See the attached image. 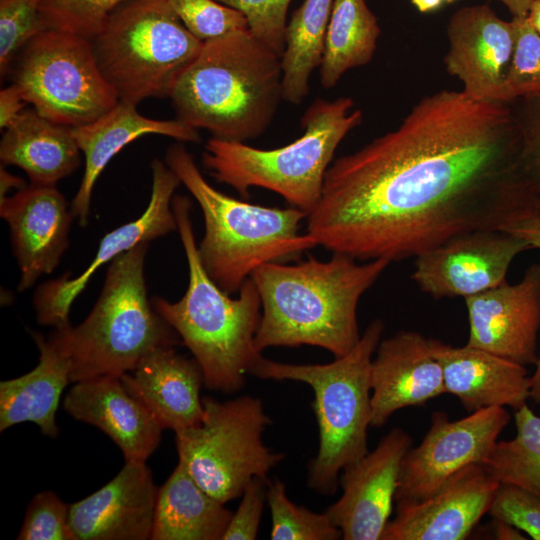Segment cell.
Segmentation results:
<instances>
[{"label": "cell", "mask_w": 540, "mask_h": 540, "mask_svg": "<svg viewBox=\"0 0 540 540\" xmlns=\"http://www.w3.org/2000/svg\"><path fill=\"white\" fill-rule=\"evenodd\" d=\"M521 144L512 102L427 95L397 128L331 163L306 233L332 253L391 263L500 230L540 210Z\"/></svg>", "instance_id": "6da1fadb"}, {"label": "cell", "mask_w": 540, "mask_h": 540, "mask_svg": "<svg viewBox=\"0 0 540 540\" xmlns=\"http://www.w3.org/2000/svg\"><path fill=\"white\" fill-rule=\"evenodd\" d=\"M389 265L333 253L326 261L310 257L259 266L251 275L261 299L256 349L311 345L344 356L361 337L359 300Z\"/></svg>", "instance_id": "7a4b0ae2"}, {"label": "cell", "mask_w": 540, "mask_h": 540, "mask_svg": "<svg viewBox=\"0 0 540 540\" xmlns=\"http://www.w3.org/2000/svg\"><path fill=\"white\" fill-rule=\"evenodd\" d=\"M170 98L176 119L246 142L270 126L283 100L281 57L250 31L203 43Z\"/></svg>", "instance_id": "3957f363"}, {"label": "cell", "mask_w": 540, "mask_h": 540, "mask_svg": "<svg viewBox=\"0 0 540 540\" xmlns=\"http://www.w3.org/2000/svg\"><path fill=\"white\" fill-rule=\"evenodd\" d=\"M172 208L188 263V287L180 300L154 297L152 305L201 367L204 385L225 394L237 392L261 356L255 347L261 318L258 289L251 277L241 286L237 298L217 286L200 261L191 201L175 196Z\"/></svg>", "instance_id": "277c9868"}, {"label": "cell", "mask_w": 540, "mask_h": 540, "mask_svg": "<svg viewBox=\"0 0 540 540\" xmlns=\"http://www.w3.org/2000/svg\"><path fill=\"white\" fill-rule=\"evenodd\" d=\"M165 161L201 208L204 235L198 254L209 277L225 293L238 292L259 266L297 261L318 246L310 234H299L307 212L225 195L207 182L182 144L170 146Z\"/></svg>", "instance_id": "5b68a950"}, {"label": "cell", "mask_w": 540, "mask_h": 540, "mask_svg": "<svg viewBox=\"0 0 540 540\" xmlns=\"http://www.w3.org/2000/svg\"><path fill=\"white\" fill-rule=\"evenodd\" d=\"M384 329L381 319L372 320L357 344L330 363H282L261 355L250 371L260 379L298 381L312 388L319 448L308 464L307 485L321 495L335 494L340 472L369 452L370 369Z\"/></svg>", "instance_id": "8992f818"}, {"label": "cell", "mask_w": 540, "mask_h": 540, "mask_svg": "<svg viewBox=\"0 0 540 540\" xmlns=\"http://www.w3.org/2000/svg\"><path fill=\"white\" fill-rule=\"evenodd\" d=\"M149 242L113 259L98 300L77 326L54 328L71 362V383L133 370L150 352L182 343L148 300L144 263Z\"/></svg>", "instance_id": "52a82bcc"}, {"label": "cell", "mask_w": 540, "mask_h": 540, "mask_svg": "<svg viewBox=\"0 0 540 540\" xmlns=\"http://www.w3.org/2000/svg\"><path fill=\"white\" fill-rule=\"evenodd\" d=\"M353 106L349 97L315 99L302 117V136L275 149L212 137L202 163L216 181L242 196L251 187L264 188L309 214L320 200L337 147L362 122L361 110Z\"/></svg>", "instance_id": "ba28073f"}, {"label": "cell", "mask_w": 540, "mask_h": 540, "mask_svg": "<svg viewBox=\"0 0 540 540\" xmlns=\"http://www.w3.org/2000/svg\"><path fill=\"white\" fill-rule=\"evenodd\" d=\"M91 41L119 101L136 106L146 98L170 97L203 46L168 0H127Z\"/></svg>", "instance_id": "9c48e42d"}, {"label": "cell", "mask_w": 540, "mask_h": 540, "mask_svg": "<svg viewBox=\"0 0 540 540\" xmlns=\"http://www.w3.org/2000/svg\"><path fill=\"white\" fill-rule=\"evenodd\" d=\"M202 403L201 422L175 433L178 462L207 493L226 504L241 497L252 479H268L285 454L263 442L272 421L261 399L243 395L219 401L207 396Z\"/></svg>", "instance_id": "30bf717a"}, {"label": "cell", "mask_w": 540, "mask_h": 540, "mask_svg": "<svg viewBox=\"0 0 540 540\" xmlns=\"http://www.w3.org/2000/svg\"><path fill=\"white\" fill-rule=\"evenodd\" d=\"M16 59L12 83L26 103L54 123L82 126L119 102L100 71L89 39L46 30L30 40Z\"/></svg>", "instance_id": "8fae6325"}, {"label": "cell", "mask_w": 540, "mask_h": 540, "mask_svg": "<svg viewBox=\"0 0 540 540\" xmlns=\"http://www.w3.org/2000/svg\"><path fill=\"white\" fill-rule=\"evenodd\" d=\"M509 421L505 407L477 410L456 421L435 411L420 444L411 447L402 460L396 509L432 496L464 467L482 464Z\"/></svg>", "instance_id": "7c38bea8"}, {"label": "cell", "mask_w": 540, "mask_h": 540, "mask_svg": "<svg viewBox=\"0 0 540 540\" xmlns=\"http://www.w3.org/2000/svg\"><path fill=\"white\" fill-rule=\"evenodd\" d=\"M529 249L505 231H475L417 256L411 278L435 299L466 298L506 282L514 258Z\"/></svg>", "instance_id": "4fadbf2b"}, {"label": "cell", "mask_w": 540, "mask_h": 540, "mask_svg": "<svg viewBox=\"0 0 540 540\" xmlns=\"http://www.w3.org/2000/svg\"><path fill=\"white\" fill-rule=\"evenodd\" d=\"M151 169L150 201L141 216L105 234L94 259L76 277L66 273L38 287L34 307L39 323L53 328L70 325L71 305L98 268L139 243L150 242L177 230L172 201L181 182L168 165L158 159L152 161Z\"/></svg>", "instance_id": "5bb4252c"}, {"label": "cell", "mask_w": 540, "mask_h": 540, "mask_svg": "<svg viewBox=\"0 0 540 540\" xmlns=\"http://www.w3.org/2000/svg\"><path fill=\"white\" fill-rule=\"evenodd\" d=\"M412 443L408 432L394 427L373 451L342 470V495L326 510L342 539L382 540L395 503L401 463Z\"/></svg>", "instance_id": "9a60e30c"}, {"label": "cell", "mask_w": 540, "mask_h": 540, "mask_svg": "<svg viewBox=\"0 0 540 540\" xmlns=\"http://www.w3.org/2000/svg\"><path fill=\"white\" fill-rule=\"evenodd\" d=\"M447 38L444 65L461 81L462 91L474 100L504 101L516 42L513 21L488 5L465 6L451 16Z\"/></svg>", "instance_id": "2e32d148"}, {"label": "cell", "mask_w": 540, "mask_h": 540, "mask_svg": "<svg viewBox=\"0 0 540 540\" xmlns=\"http://www.w3.org/2000/svg\"><path fill=\"white\" fill-rule=\"evenodd\" d=\"M468 312L466 345L524 366L538 358L540 264H532L516 284H503L464 298Z\"/></svg>", "instance_id": "e0dca14e"}, {"label": "cell", "mask_w": 540, "mask_h": 540, "mask_svg": "<svg viewBox=\"0 0 540 540\" xmlns=\"http://www.w3.org/2000/svg\"><path fill=\"white\" fill-rule=\"evenodd\" d=\"M0 214L9 225L20 269L17 288L24 291L58 266L69 246L74 216L55 185L34 184L1 199Z\"/></svg>", "instance_id": "ac0fdd59"}, {"label": "cell", "mask_w": 540, "mask_h": 540, "mask_svg": "<svg viewBox=\"0 0 540 540\" xmlns=\"http://www.w3.org/2000/svg\"><path fill=\"white\" fill-rule=\"evenodd\" d=\"M498 485L482 464H470L432 496L396 509L382 540H464L488 513Z\"/></svg>", "instance_id": "d6986e66"}, {"label": "cell", "mask_w": 540, "mask_h": 540, "mask_svg": "<svg viewBox=\"0 0 540 540\" xmlns=\"http://www.w3.org/2000/svg\"><path fill=\"white\" fill-rule=\"evenodd\" d=\"M370 383L373 427L385 425L398 410L423 406L446 393L430 338L410 330H400L379 342Z\"/></svg>", "instance_id": "ffe728a7"}, {"label": "cell", "mask_w": 540, "mask_h": 540, "mask_svg": "<svg viewBox=\"0 0 540 540\" xmlns=\"http://www.w3.org/2000/svg\"><path fill=\"white\" fill-rule=\"evenodd\" d=\"M158 488L146 462L125 461L106 485L70 504L75 540L151 539Z\"/></svg>", "instance_id": "44dd1931"}, {"label": "cell", "mask_w": 540, "mask_h": 540, "mask_svg": "<svg viewBox=\"0 0 540 540\" xmlns=\"http://www.w3.org/2000/svg\"><path fill=\"white\" fill-rule=\"evenodd\" d=\"M63 407L74 419L109 436L125 461L146 462L160 443L162 426L120 377L105 375L75 382Z\"/></svg>", "instance_id": "7402d4cb"}, {"label": "cell", "mask_w": 540, "mask_h": 540, "mask_svg": "<svg viewBox=\"0 0 540 540\" xmlns=\"http://www.w3.org/2000/svg\"><path fill=\"white\" fill-rule=\"evenodd\" d=\"M430 343L446 393L457 397L469 413L491 407L517 410L530 399L524 365L468 345L454 347L435 338Z\"/></svg>", "instance_id": "603a6c76"}, {"label": "cell", "mask_w": 540, "mask_h": 540, "mask_svg": "<svg viewBox=\"0 0 540 540\" xmlns=\"http://www.w3.org/2000/svg\"><path fill=\"white\" fill-rule=\"evenodd\" d=\"M120 379L163 429L177 433L201 422L203 372L194 358L179 354L174 347L153 350Z\"/></svg>", "instance_id": "cb8c5ba5"}, {"label": "cell", "mask_w": 540, "mask_h": 540, "mask_svg": "<svg viewBox=\"0 0 540 540\" xmlns=\"http://www.w3.org/2000/svg\"><path fill=\"white\" fill-rule=\"evenodd\" d=\"M72 133L85 157L84 174L70 207L82 226L88 221L98 177L124 146L147 134L167 136L181 142L200 141L198 130L181 121L145 117L137 111L136 105L122 101L94 121L72 128Z\"/></svg>", "instance_id": "d4e9b609"}, {"label": "cell", "mask_w": 540, "mask_h": 540, "mask_svg": "<svg viewBox=\"0 0 540 540\" xmlns=\"http://www.w3.org/2000/svg\"><path fill=\"white\" fill-rule=\"evenodd\" d=\"M39 362L28 373L0 383V431L23 422L39 426L55 438L59 430L56 411L61 394L71 383V362L56 337L32 332Z\"/></svg>", "instance_id": "484cf974"}, {"label": "cell", "mask_w": 540, "mask_h": 540, "mask_svg": "<svg viewBox=\"0 0 540 540\" xmlns=\"http://www.w3.org/2000/svg\"><path fill=\"white\" fill-rule=\"evenodd\" d=\"M3 131L2 165L21 168L31 184L55 185L80 165L72 128L48 120L34 108L24 109Z\"/></svg>", "instance_id": "4316f807"}, {"label": "cell", "mask_w": 540, "mask_h": 540, "mask_svg": "<svg viewBox=\"0 0 540 540\" xmlns=\"http://www.w3.org/2000/svg\"><path fill=\"white\" fill-rule=\"evenodd\" d=\"M233 512L178 462L158 488L152 540H222Z\"/></svg>", "instance_id": "83f0119b"}, {"label": "cell", "mask_w": 540, "mask_h": 540, "mask_svg": "<svg viewBox=\"0 0 540 540\" xmlns=\"http://www.w3.org/2000/svg\"><path fill=\"white\" fill-rule=\"evenodd\" d=\"M380 32L365 0H334L320 65L321 85L332 88L348 70L368 64Z\"/></svg>", "instance_id": "f1b7e54d"}, {"label": "cell", "mask_w": 540, "mask_h": 540, "mask_svg": "<svg viewBox=\"0 0 540 540\" xmlns=\"http://www.w3.org/2000/svg\"><path fill=\"white\" fill-rule=\"evenodd\" d=\"M334 0H304L287 23L281 56L283 100L300 104L320 67Z\"/></svg>", "instance_id": "f546056e"}, {"label": "cell", "mask_w": 540, "mask_h": 540, "mask_svg": "<svg viewBox=\"0 0 540 540\" xmlns=\"http://www.w3.org/2000/svg\"><path fill=\"white\" fill-rule=\"evenodd\" d=\"M516 435L497 441L483 461L499 483L520 486L540 497V417L527 404L515 410Z\"/></svg>", "instance_id": "4dcf8cb0"}, {"label": "cell", "mask_w": 540, "mask_h": 540, "mask_svg": "<svg viewBox=\"0 0 540 540\" xmlns=\"http://www.w3.org/2000/svg\"><path fill=\"white\" fill-rule=\"evenodd\" d=\"M266 499L272 519V540L342 538L341 530L332 522L327 512L316 513L293 503L281 480L268 481Z\"/></svg>", "instance_id": "1f68e13d"}, {"label": "cell", "mask_w": 540, "mask_h": 540, "mask_svg": "<svg viewBox=\"0 0 540 540\" xmlns=\"http://www.w3.org/2000/svg\"><path fill=\"white\" fill-rule=\"evenodd\" d=\"M127 0H41L40 13L48 30L93 40L112 12Z\"/></svg>", "instance_id": "d6a6232c"}, {"label": "cell", "mask_w": 540, "mask_h": 540, "mask_svg": "<svg viewBox=\"0 0 540 540\" xmlns=\"http://www.w3.org/2000/svg\"><path fill=\"white\" fill-rule=\"evenodd\" d=\"M41 0H0V74L5 76L20 50L48 30L40 13Z\"/></svg>", "instance_id": "836d02e7"}, {"label": "cell", "mask_w": 540, "mask_h": 540, "mask_svg": "<svg viewBox=\"0 0 540 540\" xmlns=\"http://www.w3.org/2000/svg\"><path fill=\"white\" fill-rule=\"evenodd\" d=\"M516 42L504 101L540 94V35L527 16L513 17Z\"/></svg>", "instance_id": "e575fe53"}, {"label": "cell", "mask_w": 540, "mask_h": 540, "mask_svg": "<svg viewBox=\"0 0 540 540\" xmlns=\"http://www.w3.org/2000/svg\"><path fill=\"white\" fill-rule=\"evenodd\" d=\"M188 31L201 42L248 30L245 15L216 0H168Z\"/></svg>", "instance_id": "d590c367"}, {"label": "cell", "mask_w": 540, "mask_h": 540, "mask_svg": "<svg viewBox=\"0 0 540 540\" xmlns=\"http://www.w3.org/2000/svg\"><path fill=\"white\" fill-rule=\"evenodd\" d=\"M69 506L53 491L36 494L27 506L18 540H75Z\"/></svg>", "instance_id": "8d00e7d4"}, {"label": "cell", "mask_w": 540, "mask_h": 540, "mask_svg": "<svg viewBox=\"0 0 540 540\" xmlns=\"http://www.w3.org/2000/svg\"><path fill=\"white\" fill-rule=\"evenodd\" d=\"M242 12L249 31L280 57L285 48L287 12L291 0H216Z\"/></svg>", "instance_id": "74e56055"}, {"label": "cell", "mask_w": 540, "mask_h": 540, "mask_svg": "<svg viewBox=\"0 0 540 540\" xmlns=\"http://www.w3.org/2000/svg\"><path fill=\"white\" fill-rule=\"evenodd\" d=\"M488 514L540 540V497L520 486L499 483Z\"/></svg>", "instance_id": "f35d334b"}, {"label": "cell", "mask_w": 540, "mask_h": 540, "mask_svg": "<svg viewBox=\"0 0 540 540\" xmlns=\"http://www.w3.org/2000/svg\"><path fill=\"white\" fill-rule=\"evenodd\" d=\"M511 102L522 140L520 167L526 181L540 194V94Z\"/></svg>", "instance_id": "ab89813d"}, {"label": "cell", "mask_w": 540, "mask_h": 540, "mask_svg": "<svg viewBox=\"0 0 540 540\" xmlns=\"http://www.w3.org/2000/svg\"><path fill=\"white\" fill-rule=\"evenodd\" d=\"M268 479L254 478L241 495V502L233 512L222 540H254L267 495Z\"/></svg>", "instance_id": "60d3db41"}, {"label": "cell", "mask_w": 540, "mask_h": 540, "mask_svg": "<svg viewBox=\"0 0 540 540\" xmlns=\"http://www.w3.org/2000/svg\"><path fill=\"white\" fill-rule=\"evenodd\" d=\"M25 101L15 84L0 91V128L6 129L24 110Z\"/></svg>", "instance_id": "b9f144b4"}, {"label": "cell", "mask_w": 540, "mask_h": 540, "mask_svg": "<svg viewBox=\"0 0 540 540\" xmlns=\"http://www.w3.org/2000/svg\"><path fill=\"white\" fill-rule=\"evenodd\" d=\"M500 230L524 240L530 249H540V211L508 224Z\"/></svg>", "instance_id": "7bdbcfd3"}, {"label": "cell", "mask_w": 540, "mask_h": 540, "mask_svg": "<svg viewBox=\"0 0 540 540\" xmlns=\"http://www.w3.org/2000/svg\"><path fill=\"white\" fill-rule=\"evenodd\" d=\"M490 530L493 538L497 540H526L528 538L513 525L496 519H492Z\"/></svg>", "instance_id": "ee69618b"}, {"label": "cell", "mask_w": 540, "mask_h": 540, "mask_svg": "<svg viewBox=\"0 0 540 540\" xmlns=\"http://www.w3.org/2000/svg\"><path fill=\"white\" fill-rule=\"evenodd\" d=\"M24 181L6 171L1 165L0 168V196L1 199L6 197V194L9 190L16 188L18 190L25 188Z\"/></svg>", "instance_id": "f6af8a7d"}, {"label": "cell", "mask_w": 540, "mask_h": 540, "mask_svg": "<svg viewBox=\"0 0 540 540\" xmlns=\"http://www.w3.org/2000/svg\"><path fill=\"white\" fill-rule=\"evenodd\" d=\"M503 3L512 13L513 17L527 16L535 0H496Z\"/></svg>", "instance_id": "bcb514c9"}, {"label": "cell", "mask_w": 540, "mask_h": 540, "mask_svg": "<svg viewBox=\"0 0 540 540\" xmlns=\"http://www.w3.org/2000/svg\"><path fill=\"white\" fill-rule=\"evenodd\" d=\"M536 368L532 376H530V399H532L540 407V354L535 363Z\"/></svg>", "instance_id": "7dc6e473"}, {"label": "cell", "mask_w": 540, "mask_h": 540, "mask_svg": "<svg viewBox=\"0 0 540 540\" xmlns=\"http://www.w3.org/2000/svg\"><path fill=\"white\" fill-rule=\"evenodd\" d=\"M413 5L423 13L431 12L439 8L444 0H411Z\"/></svg>", "instance_id": "c3c4849f"}, {"label": "cell", "mask_w": 540, "mask_h": 540, "mask_svg": "<svg viewBox=\"0 0 540 540\" xmlns=\"http://www.w3.org/2000/svg\"><path fill=\"white\" fill-rule=\"evenodd\" d=\"M527 17L529 18L531 24L535 28V30L540 35V0H535L528 12Z\"/></svg>", "instance_id": "681fc988"}, {"label": "cell", "mask_w": 540, "mask_h": 540, "mask_svg": "<svg viewBox=\"0 0 540 540\" xmlns=\"http://www.w3.org/2000/svg\"><path fill=\"white\" fill-rule=\"evenodd\" d=\"M444 1H447V2L451 3V2H453V1H455V0H444Z\"/></svg>", "instance_id": "f907efd6"}]
</instances>
